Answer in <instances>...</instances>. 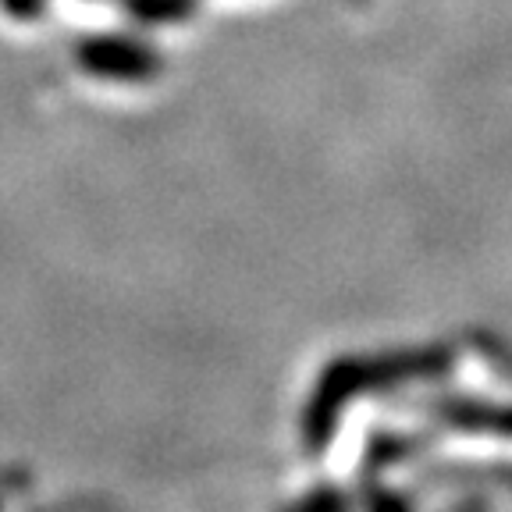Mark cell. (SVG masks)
Segmentation results:
<instances>
[{
    "mask_svg": "<svg viewBox=\"0 0 512 512\" xmlns=\"http://www.w3.org/2000/svg\"><path fill=\"white\" fill-rule=\"evenodd\" d=\"M75 64L100 82H128V86H143V82L157 79L164 68V61L150 43L139 36H121V32L79 40L75 43Z\"/></svg>",
    "mask_w": 512,
    "mask_h": 512,
    "instance_id": "obj_1",
    "label": "cell"
},
{
    "mask_svg": "<svg viewBox=\"0 0 512 512\" xmlns=\"http://www.w3.org/2000/svg\"><path fill=\"white\" fill-rule=\"evenodd\" d=\"M0 11L11 22H36L47 11V0H0Z\"/></svg>",
    "mask_w": 512,
    "mask_h": 512,
    "instance_id": "obj_3",
    "label": "cell"
},
{
    "mask_svg": "<svg viewBox=\"0 0 512 512\" xmlns=\"http://www.w3.org/2000/svg\"><path fill=\"white\" fill-rule=\"evenodd\" d=\"M121 4L139 25L178 22L185 15V0H121Z\"/></svg>",
    "mask_w": 512,
    "mask_h": 512,
    "instance_id": "obj_2",
    "label": "cell"
}]
</instances>
